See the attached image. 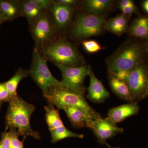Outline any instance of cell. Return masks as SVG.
I'll list each match as a JSON object with an SVG mask.
<instances>
[{"label":"cell","mask_w":148,"mask_h":148,"mask_svg":"<svg viewBox=\"0 0 148 148\" xmlns=\"http://www.w3.org/2000/svg\"><path fill=\"white\" fill-rule=\"evenodd\" d=\"M145 45L131 39L124 42L106 60L109 74L131 71L143 61Z\"/></svg>","instance_id":"obj_4"},{"label":"cell","mask_w":148,"mask_h":148,"mask_svg":"<svg viewBox=\"0 0 148 148\" xmlns=\"http://www.w3.org/2000/svg\"><path fill=\"white\" fill-rule=\"evenodd\" d=\"M37 5L46 11L49 12L51 6V1L50 0H34Z\"/></svg>","instance_id":"obj_29"},{"label":"cell","mask_w":148,"mask_h":148,"mask_svg":"<svg viewBox=\"0 0 148 148\" xmlns=\"http://www.w3.org/2000/svg\"><path fill=\"white\" fill-rule=\"evenodd\" d=\"M127 33L130 36L148 41V16H139L134 19Z\"/></svg>","instance_id":"obj_19"},{"label":"cell","mask_w":148,"mask_h":148,"mask_svg":"<svg viewBox=\"0 0 148 148\" xmlns=\"http://www.w3.org/2000/svg\"><path fill=\"white\" fill-rule=\"evenodd\" d=\"M63 110L74 128L86 127L90 129L93 121L90 119L82 110L70 106L65 107Z\"/></svg>","instance_id":"obj_17"},{"label":"cell","mask_w":148,"mask_h":148,"mask_svg":"<svg viewBox=\"0 0 148 148\" xmlns=\"http://www.w3.org/2000/svg\"><path fill=\"white\" fill-rule=\"evenodd\" d=\"M148 66L144 62L130 73L126 82L135 100L144 99L147 84Z\"/></svg>","instance_id":"obj_10"},{"label":"cell","mask_w":148,"mask_h":148,"mask_svg":"<svg viewBox=\"0 0 148 148\" xmlns=\"http://www.w3.org/2000/svg\"><path fill=\"white\" fill-rule=\"evenodd\" d=\"M46 121L51 135V143H55L64 139L70 138L82 139L84 136L72 132L64 126L59 112L54 106L49 105L45 107Z\"/></svg>","instance_id":"obj_8"},{"label":"cell","mask_w":148,"mask_h":148,"mask_svg":"<svg viewBox=\"0 0 148 148\" xmlns=\"http://www.w3.org/2000/svg\"><path fill=\"white\" fill-rule=\"evenodd\" d=\"M116 2L113 0H85L81 2L82 11L94 15H106L113 8Z\"/></svg>","instance_id":"obj_13"},{"label":"cell","mask_w":148,"mask_h":148,"mask_svg":"<svg viewBox=\"0 0 148 148\" xmlns=\"http://www.w3.org/2000/svg\"><path fill=\"white\" fill-rule=\"evenodd\" d=\"M9 103L5 117L6 131L11 128L16 129L18 135L23 136L24 140L28 136L36 140L40 139L39 132L32 129L30 125V118L36 107L27 103L18 95Z\"/></svg>","instance_id":"obj_1"},{"label":"cell","mask_w":148,"mask_h":148,"mask_svg":"<svg viewBox=\"0 0 148 148\" xmlns=\"http://www.w3.org/2000/svg\"><path fill=\"white\" fill-rule=\"evenodd\" d=\"M20 3L23 16L27 18L29 25L36 21L47 12L41 8L34 0L20 1Z\"/></svg>","instance_id":"obj_20"},{"label":"cell","mask_w":148,"mask_h":148,"mask_svg":"<svg viewBox=\"0 0 148 148\" xmlns=\"http://www.w3.org/2000/svg\"><path fill=\"white\" fill-rule=\"evenodd\" d=\"M106 15L89 14L83 11L77 12L71 24L69 35L76 42L99 36L104 31Z\"/></svg>","instance_id":"obj_5"},{"label":"cell","mask_w":148,"mask_h":148,"mask_svg":"<svg viewBox=\"0 0 148 148\" xmlns=\"http://www.w3.org/2000/svg\"><path fill=\"white\" fill-rule=\"evenodd\" d=\"M38 51L47 61L56 66L79 67L85 65L84 58L76 46L63 36H59Z\"/></svg>","instance_id":"obj_3"},{"label":"cell","mask_w":148,"mask_h":148,"mask_svg":"<svg viewBox=\"0 0 148 148\" xmlns=\"http://www.w3.org/2000/svg\"><path fill=\"white\" fill-rule=\"evenodd\" d=\"M118 7L121 10L123 8L135 5L134 1L132 0H121L117 3Z\"/></svg>","instance_id":"obj_31"},{"label":"cell","mask_w":148,"mask_h":148,"mask_svg":"<svg viewBox=\"0 0 148 148\" xmlns=\"http://www.w3.org/2000/svg\"><path fill=\"white\" fill-rule=\"evenodd\" d=\"M89 76L90 83L88 88L87 98L94 103H103L110 97V92L104 87L103 83L95 76L92 70Z\"/></svg>","instance_id":"obj_14"},{"label":"cell","mask_w":148,"mask_h":148,"mask_svg":"<svg viewBox=\"0 0 148 148\" xmlns=\"http://www.w3.org/2000/svg\"><path fill=\"white\" fill-rule=\"evenodd\" d=\"M146 43V44L145 45V52L147 53L148 56V41Z\"/></svg>","instance_id":"obj_34"},{"label":"cell","mask_w":148,"mask_h":148,"mask_svg":"<svg viewBox=\"0 0 148 148\" xmlns=\"http://www.w3.org/2000/svg\"><path fill=\"white\" fill-rule=\"evenodd\" d=\"M0 101L9 102V92L5 82L0 83Z\"/></svg>","instance_id":"obj_25"},{"label":"cell","mask_w":148,"mask_h":148,"mask_svg":"<svg viewBox=\"0 0 148 148\" xmlns=\"http://www.w3.org/2000/svg\"><path fill=\"white\" fill-rule=\"evenodd\" d=\"M106 146H107V147H108V148H121V147H112V146H111L110 145H109L108 144V143H106Z\"/></svg>","instance_id":"obj_36"},{"label":"cell","mask_w":148,"mask_h":148,"mask_svg":"<svg viewBox=\"0 0 148 148\" xmlns=\"http://www.w3.org/2000/svg\"><path fill=\"white\" fill-rule=\"evenodd\" d=\"M75 8L51 1L49 12L58 29L59 36H63L71 24Z\"/></svg>","instance_id":"obj_11"},{"label":"cell","mask_w":148,"mask_h":148,"mask_svg":"<svg viewBox=\"0 0 148 148\" xmlns=\"http://www.w3.org/2000/svg\"><path fill=\"white\" fill-rule=\"evenodd\" d=\"M143 9L148 14V0L144 1L143 3Z\"/></svg>","instance_id":"obj_32"},{"label":"cell","mask_w":148,"mask_h":148,"mask_svg":"<svg viewBox=\"0 0 148 148\" xmlns=\"http://www.w3.org/2000/svg\"><path fill=\"white\" fill-rule=\"evenodd\" d=\"M90 129L97 138L98 143L102 145H106L108 139L124 132L123 128L118 127L108 117H101L94 121Z\"/></svg>","instance_id":"obj_12"},{"label":"cell","mask_w":148,"mask_h":148,"mask_svg":"<svg viewBox=\"0 0 148 148\" xmlns=\"http://www.w3.org/2000/svg\"><path fill=\"white\" fill-rule=\"evenodd\" d=\"M60 69L62 75L60 84L73 90L86 92V88L84 87V80L89 76L92 70L89 65H84L79 67H71L57 65Z\"/></svg>","instance_id":"obj_9"},{"label":"cell","mask_w":148,"mask_h":148,"mask_svg":"<svg viewBox=\"0 0 148 148\" xmlns=\"http://www.w3.org/2000/svg\"><path fill=\"white\" fill-rule=\"evenodd\" d=\"M10 148H24V140L20 141L18 139V134L16 129L11 128L10 129Z\"/></svg>","instance_id":"obj_24"},{"label":"cell","mask_w":148,"mask_h":148,"mask_svg":"<svg viewBox=\"0 0 148 148\" xmlns=\"http://www.w3.org/2000/svg\"><path fill=\"white\" fill-rule=\"evenodd\" d=\"M55 1L61 4L75 8L79 5H80L81 3L80 1L77 0H56Z\"/></svg>","instance_id":"obj_30"},{"label":"cell","mask_w":148,"mask_h":148,"mask_svg":"<svg viewBox=\"0 0 148 148\" xmlns=\"http://www.w3.org/2000/svg\"><path fill=\"white\" fill-rule=\"evenodd\" d=\"M29 76V70H25L19 68L13 76L5 82L9 95L10 101L17 95L16 90L20 82Z\"/></svg>","instance_id":"obj_22"},{"label":"cell","mask_w":148,"mask_h":148,"mask_svg":"<svg viewBox=\"0 0 148 148\" xmlns=\"http://www.w3.org/2000/svg\"><path fill=\"white\" fill-rule=\"evenodd\" d=\"M82 44L84 50L90 53H97L104 48L95 40H85L82 42Z\"/></svg>","instance_id":"obj_23"},{"label":"cell","mask_w":148,"mask_h":148,"mask_svg":"<svg viewBox=\"0 0 148 148\" xmlns=\"http://www.w3.org/2000/svg\"><path fill=\"white\" fill-rule=\"evenodd\" d=\"M85 92L77 91L61 85L60 83L50 88L43 94L48 104L56 107L57 110H63L67 106L78 108L84 112L92 121L102 117L101 115L88 103Z\"/></svg>","instance_id":"obj_2"},{"label":"cell","mask_w":148,"mask_h":148,"mask_svg":"<svg viewBox=\"0 0 148 148\" xmlns=\"http://www.w3.org/2000/svg\"><path fill=\"white\" fill-rule=\"evenodd\" d=\"M3 103L2 102H1V101H0V111H1V108L2 105H3V103Z\"/></svg>","instance_id":"obj_37"},{"label":"cell","mask_w":148,"mask_h":148,"mask_svg":"<svg viewBox=\"0 0 148 148\" xmlns=\"http://www.w3.org/2000/svg\"><path fill=\"white\" fill-rule=\"evenodd\" d=\"M0 141V148H10V136L9 131H5L1 134Z\"/></svg>","instance_id":"obj_26"},{"label":"cell","mask_w":148,"mask_h":148,"mask_svg":"<svg viewBox=\"0 0 148 148\" xmlns=\"http://www.w3.org/2000/svg\"><path fill=\"white\" fill-rule=\"evenodd\" d=\"M123 14L127 15H132L133 14L139 13V10L135 5L123 8L120 10Z\"/></svg>","instance_id":"obj_28"},{"label":"cell","mask_w":148,"mask_h":148,"mask_svg":"<svg viewBox=\"0 0 148 148\" xmlns=\"http://www.w3.org/2000/svg\"><path fill=\"white\" fill-rule=\"evenodd\" d=\"M0 11L6 21H12L23 16L19 0H0Z\"/></svg>","instance_id":"obj_18"},{"label":"cell","mask_w":148,"mask_h":148,"mask_svg":"<svg viewBox=\"0 0 148 148\" xmlns=\"http://www.w3.org/2000/svg\"><path fill=\"white\" fill-rule=\"evenodd\" d=\"M139 111V108L136 102L127 103L110 109L107 117L116 124L137 114Z\"/></svg>","instance_id":"obj_15"},{"label":"cell","mask_w":148,"mask_h":148,"mask_svg":"<svg viewBox=\"0 0 148 148\" xmlns=\"http://www.w3.org/2000/svg\"><path fill=\"white\" fill-rule=\"evenodd\" d=\"M130 71H120L115 73H110L109 76L113 77L120 80L126 82L127 78L129 76Z\"/></svg>","instance_id":"obj_27"},{"label":"cell","mask_w":148,"mask_h":148,"mask_svg":"<svg viewBox=\"0 0 148 148\" xmlns=\"http://www.w3.org/2000/svg\"><path fill=\"white\" fill-rule=\"evenodd\" d=\"M148 95V79H147V89H146V91L145 95H144V98H146Z\"/></svg>","instance_id":"obj_35"},{"label":"cell","mask_w":148,"mask_h":148,"mask_svg":"<svg viewBox=\"0 0 148 148\" xmlns=\"http://www.w3.org/2000/svg\"><path fill=\"white\" fill-rule=\"evenodd\" d=\"M47 61L38 50L34 48L32 53L31 68L29 70V76L42 90L43 94L60 82L51 74L48 67Z\"/></svg>","instance_id":"obj_7"},{"label":"cell","mask_w":148,"mask_h":148,"mask_svg":"<svg viewBox=\"0 0 148 148\" xmlns=\"http://www.w3.org/2000/svg\"><path fill=\"white\" fill-rule=\"evenodd\" d=\"M6 22L3 14L0 11V26L4 22Z\"/></svg>","instance_id":"obj_33"},{"label":"cell","mask_w":148,"mask_h":148,"mask_svg":"<svg viewBox=\"0 0 148 148\" xmlns=\"http://www.w3.org/2000/svg\"><path fill=\"white\" fill-rule=\"evenodd\" d=\"M109 77L110 86L114 93L121 99L129 102L130 103L136 102L125 82L110 76H109Z\"/></svg>","instance_id":"obj_21"},{"label":"cell","mask_w":148,"mask_h":148,"mask_svg":"<svg viewBox=\"0 0 148 148\" xmlns=\"http://www.w3.org/2000/svg\"><path fill=\"white\" fill-rule=\"evenodd\" d=\"M131 16L121 13L109 18L105 23V30L116 36H121L128 32Z\"/></svg>","instance_id":"obj_16"},{"label":"cell","mask_w":148,"mask_h":148,"mask_svg":"<svg viewBox=\"0 0 148 148\" xmlns=\"http://www.w3.org/2000/svg\"><path fill=\"white\" fill-rule=\"evenodd\" d=\"M29 29L34 41L35 48L38 50L59 36L58 29L49 12H47L36 21L29 24Z\"/></svg>","instance_id":"obj_6"}]
</instances>
